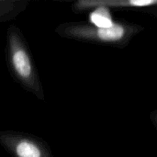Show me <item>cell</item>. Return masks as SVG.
<instances>
[{
  "instance_id": "cell-3",
  "label": "cell",
  "mask_w": 157,
  "mask_h": 157,
  "mask_svg": "<svg viewBox=\"0 0 157 157\" xmlns=\"http://www.w3.org/2000/svg\"><path fill=\"white\" fill-rule=\"evenodd\" d=\"M98 37L105 40H115L121 39L124 34V29L121 26L113 24L107 29H100L98 31Z\"/></svg>"
},
{
  "instance_id": "cell-4",
  "label": "cell",
  "mask_w": 157,
  "mask_h": 157,
  "mask_svg": "<svg viewBox=\"0 0 157 157\" xmlns=\"http://www.w3.org/2000/svg\"><path fill=\"white\" fill-rule=\"evenodd\" d=\"M17 154L19 157H40V150L32 144L22 142L17 147Z\"/></svg>"
},
{
  "instance_id": "cell-5",
  "label": "cell",
  "mask_w": 157,
  "mask_h": 157,
  "mask_svg": "<svg viewBox=\"0 0 157 157\" xmlns=\"http://www.w3.org/2000/svg\"><path fill=\"white\" fill-rule=\"evenodd\" d=\"M155 3V1H152V0H135V1H131V4L133 6H148L151 4Z\"/></svg>"
},
{
  "instance_id": "cell-2",
  "label": "cell",
  "mask_w": 157,
  "mask_h": 157,
  "mask_svg": "<svg viewBox=\"0 0 157 157\" xmlns=\"http://www.w3.org/2000/svg\"><path fill=\"white\" fill-rule=\"evenodd\" d=\"M91 21L99 29H107L113 25L109 12L105 7H100L95 10L90 16Z\"/></svg>"
},
{
  "instance_id": "cell-1",
  "label": "cell",
  "mask_w": 157,
  "mask_h": 157,
  "mask_svg": "<svg viewBox=\"0 0 157 157\" xmlns=\"http://www.w3.org/2000/svg\"><path fill=\"white\" fill-rule=\"evenodd\" d=\"M13 63L17 72L23 77H28L31 72V66L28 55L23 51H17L14 53Z\"/></svg>"
}]
</instances>
